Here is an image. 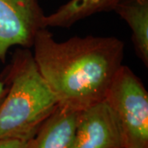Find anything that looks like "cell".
<instances>
[{
	"label": "cell",
	"mask_w": 148,
	"mask_h": 148,
	"mask_svg": "<svg viewBox=\"0 0 148 148\" xmlns=\"http://www.w3.org/2000/svg\"><path fill=\"white\" fill-rule=\"evenodd\" d=\"M32 47L38 69L58 106L77 112L105 101L124 56V44L117 37L57 41L47 27L38 32Z\"/></svg>",
	"instance_id": "6da1fadb"
},
{
	"label": "cell",
	"mask_w": 148,
	"mask_h": 148,
	"mask_svg": "<svg viewBox=\"0 0 148 148\" xmlns=\"http://www.w3.org/2000/svg\"><path fill=\"white\" fill-rule=\"evenodd\" d=\"M6 73L7 93L0 104V139L30 141L58 106L32 52L16 49Z\"/></svg>",
	"instance_id": "7a4b0ae2"
},
{
	"label": "cell",
	"mask_w": 148,
	"mask_h": 148,
	"mask_svg": "<svg viewBox=\"0 0 148 148\" xmlns=\"http://www.w3.org/2000/svg\"><path fill=\"white\" fill-rule=\"evenodd\" d=\"M105 101L120 125L125 148H148V92L132 69L122 65Z\"/></svg>",
	"instance_id": "3957f363"
},
{
	"label": "cell",
	"mask_w": 148,
	"mask_h": 148,
	"mask_svg": "<svg viewBox=\"0 0 148 148\" xmlns=\"http://www.w3.org/2000/svg\"><path fill=\"white\" fill-rule=\"evenodd\" d=\"M45 19L37 0H0V61L12 47H32L38 32L46 28Z\"/></svg>",
	"instance_id": "277c9868"
},
{
	"label": "cell",
	"mask_w": 148,
	"mask_h": 148,
	"mask_svg": "<svg viewBox=\"0 0 148 148\" xmlns=\"http://www.w3.org/2000/svg\"><path fill=\"white\" fill-rule=\"evenodd\" d=\"M73 148H125L120 125L106 101L78 112Z\"/></svg>",
	"instance_id": "5b68a950"
},
{
	"label": "cell",
	"mask_w": 148,
	"mask_h": 148,
	"mask_svg": "<svg viewBox=\"0 0 148 148\" xmlns=\"http://www.w3.org/2000/svg\"><path fill=\"white\" fill-rule=\"evenodd\" d=\"M78 112L58 106L42 123L27 148H73Z\"/></svg>",
	"instance_id": "8992f818"
},
{
	"label": "cell",
	"mask_w": 148,
	"mask_h": 148,
	"mask_svg": "<svg viewBox=\"0 0 148 148\" xmlns=\"http://www.w3.org/2000/svg\"><path fill=\"white\" fill-rule=\"evenodd\" d=\"M114 11L126 21L138 57L148 65V0H123Z\"/></svg>",
	"instance_id": "52a82bcc"
},
{
	"label": "cell",
	"mask_w": 148,
	"mask_h": 148,
	"mask_svg": "<svg viewBox=\"0 0 148 148\" xmlns=\"http://www.w3.org/2000/svg\"><path fill=\"white\" fill-rule=\"evenodd\" d=\"M123 0H70L52 14L45 16L46 27H68L95 13L114 10Z\"/></svg>",
	"instance_id": "ba28073f"
},
{
	"label": "cell",
	"mask_w": 148,
	"mask_h": 148,
	"mask_svg": "<svg viewBox=\"0 0 148 148\" xmlns=\"http://www.w3.org/2000/svg\"><path fill=\"white\" fill-rule=\"evenodd\" d=\"M29 141L4 138L0 139V148H27Z\"/></svg>",
	"instance_id": "9c48e42d"
},
{
	"label": "cell",
	"mask_w": 148,
	"mask_h": 148,
	"mask_svg": "<svg viewBox=\"0 0 148 148\" xmlns=\"http://www.w3.org/2000/svg\"><path fill=\"white\" fill-rule=\"evenodd\" d=\"M6 93H7V86L3 83V82L0 81V104L2 103V101H3Z\"/></svg>",
	"instance_id": "30bf717a"
}]
</instances>
